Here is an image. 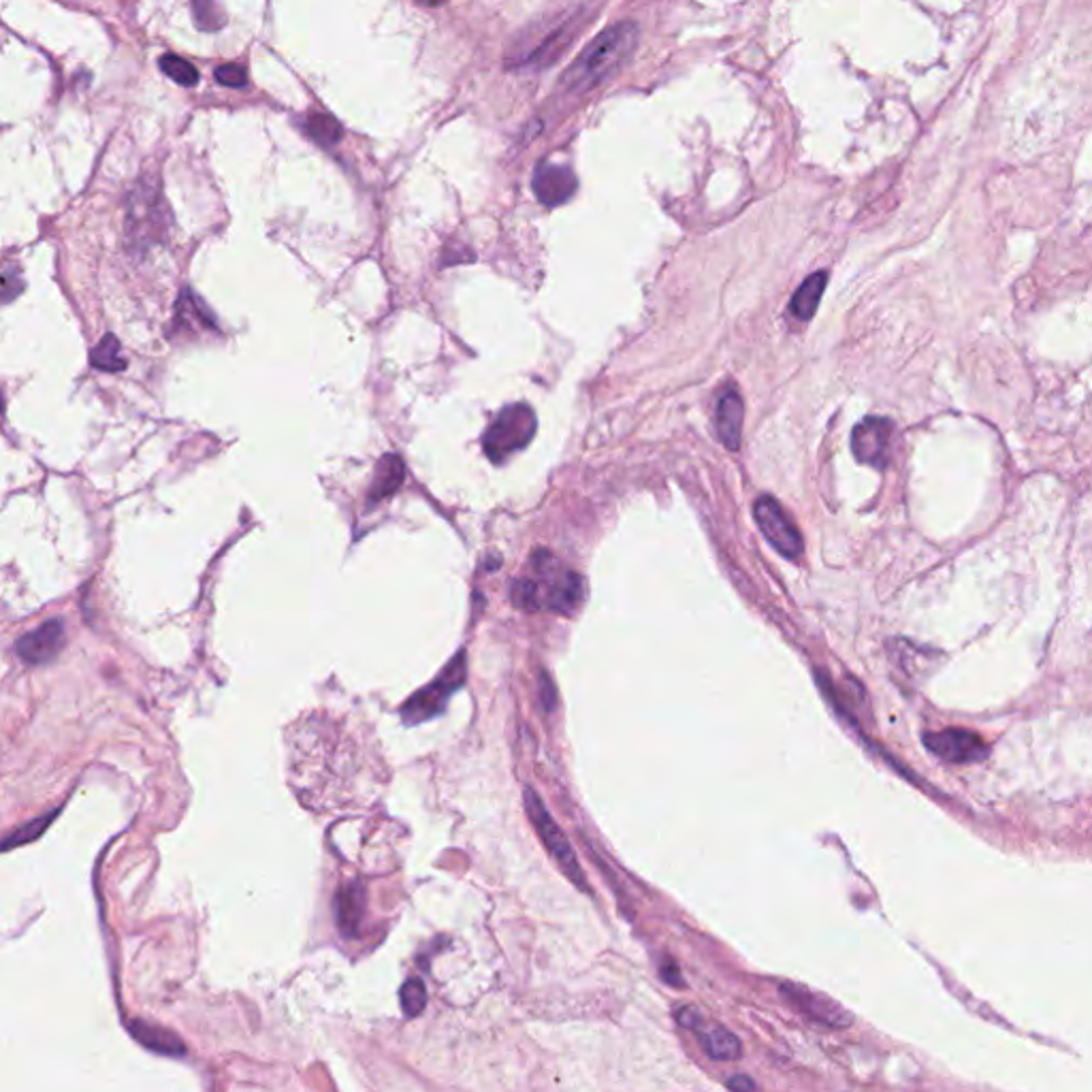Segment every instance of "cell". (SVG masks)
I'll use <instances>...</instances> for the list:
<instances>
[{
    "label": "cell",
    "instance_id": "obj_24",
    "mask_svg": "<svg viewBox=\"0 0 1092 1092\" xmlns=\"http://www.w3.org/2000/svg\"><path fill=\"white\" fill-rule=\"evenodd\" d=\"M399 1003H401L406 1015H419L427 1005L425 984L421 980H417V978L408 980L399 990Z\"/></svg>",
    "mask_w": 1092,
    "mask_h": 1092
},
{
    "label": "cell",
    "instance_id": "obj_25",
    "mask_svg": "<svg viewBox=\"0 0 1092 1092\" xmlns=\"http://www.w3.org/2000/svg\"><path fill=\"white\" fill-rule=\"evenodd\" d=\"M54 815H56V813H50V815H45V817H39V819L27 823V826H21L19 830L11 833L9 839H7L5 845H3V847H5V852H9V849L15 847V845H23V843H29V841L37 839L47 826H50V821L54 819Z\"/></svg>",
    "mask_w": 1092,
    "mask_h": 1092
},
{
    "label": "cell",
    "instance_id": "obj_23",
    "mask_svg": "<svg viewBox=\"0 0 1092 1092\" xmlns=\"http://www.w3.org/2000/svg\"><path fill=\"white\" fill-rule=\"evenodd\" d=\"M160 68L167 78H172L174 82L182 84V86H197L199 84V73L197 68H194L188 60L176 56V54H164L160 60H158Z\"/></svg>",
    "mask_w": 1092,
    "mask_h": 1092
},
{
    "label": "cell",
    "instance_id": "obj_3",
    "mask_svg": "<svg viewBox=\"0 0 1092 1092\" xmlns=\"http://www.w3.org/2000/svg\"><path fill=\"white\" fill-rule=\"evenodd\" d=\"M169 213L162 201L160 182L156 176L139 180L129 197L127 207V239L133 250H145L164 235Z\"/></svg>",
    "mask_w": 1092,
    "mask_h": 1092
},
{
    "label": "cell",
    "instance_id": "obj_15",
    "mask_svg": "<svg viewBox=\"0 0 1092 1092\" xmlns=\"http://www.w3.org/2000/svg\"><path fill=\"white\" fill-rule=\"evenodd\" d=\"M335 903L339 931L346 937H354L363 921V913H366V892H363V886L357 882L344 886L337 892Z\"/></svg>",
    "mask_w": 1092,
    "mask_h": 1092
},
{
    "label": "cell",
    "instance_id": "obj_12",
    "mask_svg": "<svg viewBox=\"0 0 1092 1092\" xmlns=\"http://www.w3.org/2000/svg\"><path fill=\"white\" fill-rule=\"evenodd\" d=\"M781 992L786 994V997L792 1003L798 1005V1009H803L805 1013H809L813 1017V1020H817L821 1025L849 1027V1023H852V1015H849L839 1003H835L828 997H823V994H819V992H813L809 988L796 986V984H790V982H786L781 986Z\"/></svg>",
    "mask_w": 1092,
    "mask_h": 1092
},
{
    "label": "cell",
    "instance_id": "obj_5",
    "mask_svg": "<svg viewBox=\"0 0 1092 1092\" xmlns=\"http://www.w3.org/2000/svg\"><path fill=\"white\" fill-rule=\"evenodd\" d=\"M466 681V653L461 651L457 658L440 672V676L431 681L427 687L419 690L401 707V717L406 723L415 725L440 715L446 707L448 698L464 685Z\"/></svg>",
    "mask_w": 1092,
    "mask_h": 1092
},
{
    "label": "cell",
    "instance_id": "obj_10",
    "mask_svg": "<svg viewBox=\"0 0 1092 1092\" xmlns=\"http://www.w3.org/2000/svg\"><path fill=\"white\" fill-rule=\"evenodd\" d=\"M64 640L66 636H64L62 621L52 619V621L41 623L37 629H33V632L23 634L15 643V653L19 655L21 662H27L31 666H41L56 658L64 647Z\"/></svg>",
    "mask_w": 1092,
    "mask_h": 1092
},
{
    "label": "cell",
    "instance_id": "obj_20",
    "mask_svg": "<svg viewBox=\"0 0 1092 1092\" xmlns=\"http://www.w3.org/2000/svg\"><path fill=\"white\" fill-rule=\"evenodd\" d=\"M307 133L323 148H333L342 139V125L329 113H312L307 120Z\"/></svg>",
    "mask_w": 1092,
    "mask_h": 1092
},
{
    "label": "cell",
    "instance_id": "obj_11",
    "mask_svg": "<svg viewBox=\"0 0 1092 1092\" xmlns=\"http://www.w3.org/2000/svg\"><path fill=\"white\" fill-rule=\"evenodd\" d=\"M531 186L542 205L555 207V205H564L566 201L572 199L578 182L570 167L542 160L536 164V169H533Z\"/></svg>",
    "mask_w": 1092,
    "mask_h": 1092
},
{
    "label": "cell",
    "instance_id": "obj_7",
    "mask_svg": "<svg viewBox=\"0 0 1092 1092\" xmlns=\"http://www.w3.org/2000/svg\"><path fill=\"white\" fill-rule=\"evenodd\" d=\"M756 521L768 542L781 555L790 557V560L803 555V536H800L796 525L788 519L779 502L772 500L770 495H762L756 502Z\"/></svg>",
    "mask_w": 1092,
    "mask_h": 1092
},
{
    "label": "cell",
    "instance_id": "obj_27",
    "mask_svg": "<svg viewBox=\"0 0 1092 1092\" xmlns=\"http://www.w3.org/2000/svg\"><path fill=\"white\" fill-rule=\"evenodd\" d=\"M23 288V282L17 274V270H13V267H7L5 274H3V299L5 303H11Z\"/></svg>",
    "mask_w": 1092,
    "mask_h": 1092
},
{
    "label": "cell",
    "instance_id": "obj_4",
    "mask_svg": "<svg viewBox=\"0 0 1092 1092\" xmlns=\"http://www.w3.org/2000/svg\"><path fill=\"white\" fill-rule=\"evenodd\" d=\"M538 421L527 403L506 406L482 435V450L493 464L523 450L536 435Z\"/></svg>",
    "mask_w": 1092,
    "mask_h": 1092
},
{
    "label": "cell",
    "instance_id": "obj_6",
    "mask_svg": "<svg viewBox=\"0 0 1092 1092\" xmlns=\"http://www.w3.org/2000/svg\"><path fill=\"white\" fill-rule=\"evenodd\" d=\"M523 798H525V809H527V815H529V819L533 823V828H536V833L540 835V839H542L544 847L549 849V854L553 856V860H557V864L564 868L566 875L580 890H585L587 882H585V877H582V868L578 864L574 849H572L568 837L564 835V830L557 826L555 819L544 809L540 796L533 792L531 788H525Z\"/></svg>",
    "mask_w": 1092,
    "mask_h": 1092
},
{
    "label": "cell",
    "instance_id": "obj_19",
    "mask_svg": "<svg viewBox=\"0 0 1092 1092\" xmlns=\"http://www.w3.org/2000/svg\"><path fill=\"white\" fill-rule=\"evenodd\" d=\"M702 1046L713 1060H737L743 1052L739 1037L723 1029H715L702 1037Z\"/></svg>",
    "mask_w": 1092,
    "mask_h": 1092
},
{
    "label": "cell",
    "instance_id": "obj_13",
    "mask_svg": "<svg viewBox=\"0 0 1092 1092\" xmlns=\"http://www.w3.org/2000/svg\"><path fill=\"white\" fill-rule=\"evenodd\" d=\"M743 417H745V406H743L741 395L734 391V388H727L717 403L715 427H717L719 440L730 450H739L741 446Z\"/></svg>",
    "mask_w": 1092,
    "mask_h": 1092
},
{
    "label": "cell",
    "instance_id": "obj_9",
    "mask_svg": "<svg viewBox=\"0 0 1092 1092\" xmlns=\"http://www.w3.org/2000/svg\"><path fill=\"white\" fill-rule=\"evenodd\" d=\"M924 745L935 756L952 764H974L988 756V745L976 732L960 730V727L931 732L924 737Z\"/></svg>",
    "mask_w": 1092,
    "mask_h": 1092
},
{
    "label": "cell",
    "instance_id": "obj_17",
    "mask_svg": "<svg viewBox=\"0 0 1092 1092\" xmlns=\"http://www.w3.org/2000/svg\"><path fill=\"white\" fill-rule=\"evenodd\" d=\"M823 288H826V274L823 272H817L813 276H809L803 284H800V288L794 293L792 297V303H790V310L796 319L800 321H809L813 319V314L817 312V305H819V299L823 295Z\"/></svg>",
    "mask_w": 1092,
    "mask_h": 1092
},
{
    "label": "cell",
    "instance_id": "obj_29",
    "mask_svg": "<svg viewBox=\"0 0 1092 1092\" xmlns=\"http://www.w3.org/2000/svg\"><path fill=\"white\" fill-rule=\"evenodd\" d=\"M727 1088H732V1090H756L758 1084L754 1080H749L747 1076H732L730 1080H727Z\"/></svg>",
    "mask_w": 1092,
    "mask_h": 1092
},
{
    "label": "cell",
    "instance_id": "obj_28",
    "mask_svg": "<svg viewBox=\"0 0 1092 1092\" xmlns=\"http://www.w3.org/2000/svg\"><path fill=\"white\" fill-rule=\"evenodd\" d=\"M555 687L551 683V678L547 674H542V683H540V700L547 711H551L555 707Z\"/></svg>",
    "mask_w": 1092,
    "mask_h": 1092
},
{
    "label": "cell",
    "instance_id": "obj_31",
    "mask_svg": "<svg viewBox=\"0 0 1092 1092\" xmlns=\"http://www.w3.org/2000/svg\"><path fill=\"white\" fill-rule=\"evenodd\" d=\"M417 3L423 7H440L446 3V0H417Z\"/></svg>",
    "mask_w": 1092,
    "mask_h": 1092
},
{
    "label": "cell",
    "instance_id": "obj_26",
    "mask_svg": "<svg viewBox=\"0 0 1092 1092\" xmlns=\"http://www.w3.org/2000/svg\"><path fill=\"white\" fill-rule=\"evenodd\" d=\"M213 78H216L218 84H223L227 88H244L248 84L246 68L241 64H235V62H227V64L216 66Z\"/></svg>",
    "mask_w": 1092,
    "mask_h": 1092
},
{
    "label": "cell",
    "instance_id": "obj_22",
    "mask_svg": "<svg viewBox=\"0 0 1092 1092\" xmlns=\"http://www.w3.org/2000/svg\"><path fill=\"white\" fill-rule=\"evenodd\" d=\"M192 15H194V23L207 33L221 31L227 23L225 11L218 0H192Z\"/></svg>",
    "mask_w": 1092,
    "mask_h": 1092
},
{
    "label": "cell",
    "instance_id": "obj_30",
    "mask_svg": "<svg viewBox=\"0 0 1092 1092\" xmlns=\"http://www.w3.org/2000/svg\"><path fill=\"white\" fill-rule=\"evenodd\" d=\"M678 1020H681L683 1027H698L700 1017H698V1013L694 1009H685V1011L678 1013Z\"/></svg>",
    "mask_w": 1092,
    "mask_h": 1092
},
{
    "label": "cell",
    "instance_id": "obj_21",
    "mask_svg": "<svg viewBox=\"0 0 1092 1092\" xmlns=\"http://www.w3.org/2000/svg\"><path fill=\"white\" fill-rule=\"evenodd\" d=\"M133 1035L143 1043V1046H148L156 1052H164V1054H182L184 1048L178 1037H174L172 1033H164V1031H158V1029H150L145 1027L143 1023H137V1027H131Z\"/></svg>",
    "mask_w": 1092,
    "mask_h": 1092
},
{
    "label": "cell",
    "instance_id": "obj_18",
    "mask_svg": "<svg viewBox=\"0 0 1092 1092\" xmlns=\"http://www.w3.org/2000/svg\"><path fill=\"white\" fill-rule=\"evenodd\" d=\"M90 363H92V368H96L99 372H109V374L127 370V359L123 357V346H120L117 337L113 333H107L101 342L94 346L90 354Z\"/></svg>",
    "mask_w": 1092,
    "mask_h": 1092
},
{
    "label": "cell",
    "instance_id": "obj_16",
    "mask_svg": "<svg viewBox=\"0 0 1092 1092\" xmlns=\"http://www.w3.org/2000/svg\"><path fill=\"white\" fill-rule=\"evenodd\" d=\"M576 37V29H574V19L564 23V27L557 29L551 37L544 39V43L540 47H536L525 60L523 64H531V66H538V68H544L549 64H553L557 58H560L564 54L566 47L570 45V41H574Z\"/></svg>",
    "mask_w": 1092,
    "mask_h": 1092
},
{
    "label": "cell",
    "instance_id": "obj_14",
    "mask_svg": "<svg viewBox=\"0 0 1092 1092\" xmlns=\"http://www.w3.org/2000/svg\"><path fill=\"white\" fill-rule=\"evenodd\" d=\"M403 478H406V466L399 455L395 453H388L384 455L378 466H376V474H374V480L370 484V493H368V506H376L380 502H384L386 497H391L399 491V487L403 484Z\"/></svg>",
    "mask_w": 1092,
    "mask_h": 1092
},
{
    "label": "cell",
    "instance_id": "obj_2",
    "mask_svg": "<svg viewBox=\"0 0 1092 1092\" xmlns=\"http://www.w3.org/2000/svg\"><path fill=\"white\" fill-rule=\"evenodd\" d=\"M531 564L536 566L540 580H517L513 587V602L525 611L551 609L555 613L570 615L582 602V596H585L582 578L572 570H562L560 562L547 551L533 555Z\"/></svg>",
    "mask_w": 1092,
    "mask_h": 1092
},
{
    "label": "cell",
    "instance_id": "obj_1",
    "mask_svg": "<svg viewBox=\"0 0 1092 1092\" xmlns=\"http://www.w3.org/2000/svg\"><path fill=\"white\" fill-rule=\"evenodd\" d=\"M638 41L640 29L636 21L613 23L576 56V60L564 73L562 86L572 94L598 88L606 80H611L632 58Z\"/></svg>",
    "mask_w": 1092,
    "mask_h": 1092
},
{
    "label": "cell",
    "instance_id": "obj_8",
    "mask_svg": "<svg viewBox=\"0 0 1092 1092\" xmlns=\"http://www.w3.org/2000/svg\"><path fill=\"white\" fill-rule=\"evenodd\" d=\"M894 423L886 417H868L856 425L852 433V450L860 464L872 468H886L890 461Z\"/></svg>",
    "mask_w": 1092,
    "mask_h": 1092
}]
</instances>
